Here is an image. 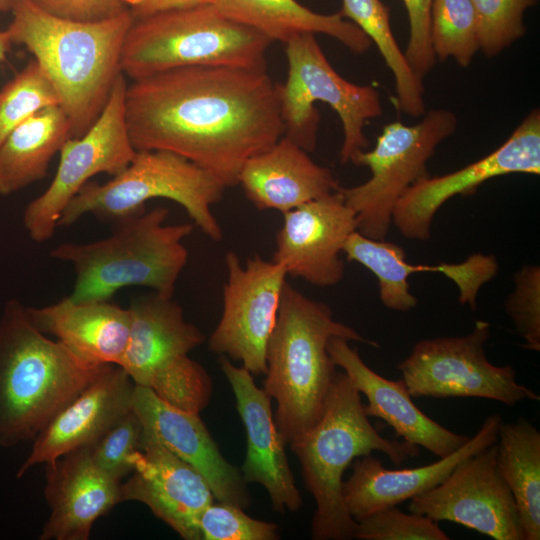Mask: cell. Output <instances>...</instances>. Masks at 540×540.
I'll return each mask as SVG.
<instances>
[{"label":"cell","instance_id":"cb8c5ba5","mask_svg":"<svg viewBox=\"0 0 540 540\" xmlns=\"http://www.w3.org/2000/svg\"><path fill=\"white\" fill-rule=\"evenodd\" d=\"M343 253L348 261H355L370 270L378 279L382 304L390 310L407 312L417 305L410 292L408 277L413 273H441L459 289V301L476 309L480 288L498 272L494 255L476 253L460 263L437 265L416 264L406 261L404 249L392 242L368 238L354 231L346 240Z\"/></svg>","mask_w":540,"mask_h":540},{"label":"cell","instance_id":"e575fe53","mask_svg":"<svg viewBox=\"0 0 540 540\" xmlns=\"http://www.w3.org/2000/svg\"><path fill=\"white\" fill-rule=\"evenodd\" d=\"M354 538L360 540H449L437 521L397 506L378 510L357 521Z\"/></svg>","mask_w":540,"mask_h":540},{"label":"cell","instance_id":"52a82bcc","mask_svg":"<svg viewBox=\"0 0 540 540\" xmlns=\"http://www.w3.org/2000/svg\"><path fill=\"white\" fill-rule=\"evenodd\" d=\"M272 41L222 15L211 3L134 19L121 71L132 80L185 66L266 69Z\"/></svg>","mask_w":540,"mask_h":540},{"label":"cell","instance_id":"5bb4252c","mask_svg":"<svg viewBox=\"0 0 540 540\" xmlns=\"http://www.w3.org/2000/svg\"><path fill=\"white\" fill-rule=\"evenodd\" d=\"M227 280L223 310L209 339V349L240 361L252 375L266 374V348L274 329L287 273L259 256L242 265L232 251L225 256Z\"/></svg>","mask_w":540,"mask_h":540},{"label":"cell","instance_id":"5b68a950","mask_svg":"<svg viewBox=\"0 0 540 540\" xmlns=\"http://www.w3.org/2000/svg\"><path fill=\"white\" fill-rule=\"evenodd\" d=\"M304 483L316 502L311 523L314 540L354 538L357 521L349 514L342 494L343 475L357 458L373 451L399 465L419 456L420 448L404 440L383 437L364 412L360 393L349 377L337 372L317 423L290 444Z\"/></svg>","mask_w":540,"mask_h":540},{"label":"cell","instance_id":"44dd1931","mask_svg":"<svg viewBox=\"0 0 540 540\" xmlns=\"http://www.w3.org/2000/svg\"><path fill=\"white\" fill-rule=\"evenodd\" d=\"M135 384L126 371L105 365L35 437L17 478L73 450L90 446L132 409Z\"/></svg>","mask_w":540,"mask_h":540},{"label":"cell","instance_id":"f1b7e54d","mask_svg":"<svg viewBox=\"0 0 540 540\" xmlns=\"http://www.w3.org/2000/svg\"><path fill=\"white\" fill-rule=\"evenodd\" d=\"M69 138L71 126L59 105L40 110L14 128L0 144V195L43 179L50 161Z\"/></svg>","mask_w":540,"mask_h":540},{"label":"cell","instance_id":"603a6c76","mask_svg":"<svg viewBox=\"0 0 540 540\" xmlns=\"http://www.w3.org/2000/svg\"><path fill=\"white\" fill-rule=\"evenodd\" d=\"M501 422L499 414L487 416L476 434L459 449L421 467L387 469L371 454L357 458L351 476L342 485L349 514L359 521L434 488L465 458L496 443Z\"/></svg>","mask_w":540,"mask_h":540},{"label":"cell","instance_id":"ffe728a7","mask_svg":"<svg viewBox=\"0 0 540 540\" xmlns=\"http://www.w3.org/2000/svg\"><path fill=\"white\" fill-rule=\"evenodd\" d=\"M132 409L144 429L203 476L214 499L243 509L250 506L242 473L224 458L199 414L175 407L139 385L134 388Z\"/></svg>","mask_w":540,"mask_h":540},{"label":"cell","instance_id":"3957f363","mask_svg":"<svg viewBox=\"0 0 540 540\" xmlns=\"http://www.w3.org/2000/svg\"><path fill=\"white\" fill-rule=\"evenodd\" d=\"M334 337L379 346L335 320L328 305L286 281L267 343L264 380L265 392L277 402L274 421L285 444L302 437L323 413L337 374L327 349Z\"/></svg>","mask_w":540,"mask_h":540},{"label":"cell","instance_id":"277c9868","mask_svg":"<svg viewBox=\"0 0 540 540\" xmlns=\"http://www.w3.org/2000/svg\"><path fill=\"white\" fill-rule=\"evenodd\" d=\"M105 365L48 337L9 300L0 316V447L34 440Z\"/></svg>","mask_w":540,"mask_h":540},{"label":"cell","instance_id":"8d00e7d4","mask_svg":"<svg viewBox=\"0 0 540 540\" xmlns=\"http://www.w3.org/2000/svg\"><path fill=\"white\" fill-rule=\"evenodd\" d=\"M201 540H276L274 523L254 519L244 509L214 501L204 509L198 522Z\"/></svg>","mask_w":540,"mask_h":540},{"label":"cell","instance_id":"f35d334b","mask_svg":"<svg viewBox=\"0 0 540 540\" xmlns=\"http://www.w3.org/2000/svg\"><path fill=\"white\" fill-rule=\"evenodd\" d=\"M407 10L410 33L404 51L413 72L423 78L436 61L430 42V14L433 0H403Z\"/></svg>","mask_w":540,"mask_h":540},{"label":"cell","instance_id":"484cf974","mask_svg":"<svg viewBox=\"0 0 540 540\" xmlns=\"http://www.w3.org/2000/svg\"><path fill=\"white\" fill-rule=\"evenodd\" d=\"M258 209L288 212L340 187L332 171L315 163L287 136L246 161L239 181Z\"/></svg>","mask_w":540,"mask_h":540},{"label":"cell","instance_id":"8fae6325","mask_svg":"<svg viewBox=\"0 0 540 540\" xmlns=\"http://www.w3.org/2000/svg\"><path fill=\"white\" fill-rule=\"evenodd\" d=\"M457 125L453 112L431 109L415 125L388 123L375 147L356 155L353 164L368 167L371 177L357 186L339 187L338 191L355 212L359 233L385 239L397 201L412 184L429 175L428 160L437 146L455 133Z\"/></svg>","mask_w":540,"mask_h":540},{"label":"cell","instance_id":"b9f144b4","mask_svg":"<svg viewBox=\"0 0 540 540\" xmlns=\"http://www.w3.org/2000/svg\"><path fill=\"white\" fill-rule=\"evenodd\" d=\"M12 45L13 43L7 29L0 30V62L6 59Z\"/></svg>","mask_w":540,"mask_h":540},{"label":"cell","instance_id":"d4e9b609","mask_svg":"<svg viewBox=\"0 0 540 540\" xmlns=\"http://www.w3.org/2000/svg\"><path fill=\"white\" fill-rule=\"evenodd\" d=\"M328 353L341 367L368 404L364 412L377 417L393 428L395 436L423 447L439 458L459 449L469 437L455 433L422 412L412 401L404 380H389L373 371L349 345V341L334 337L328 342Z\"/></svg>","mask_w":540,"mask_h":540},{"label":"cell","instance_id":"f546056e","mask_svg":"<svg viewBox=\"0 0 540 540\" xmlns=\"http://www.w3.org/2000/svg\"><path fill=\"white\" fill-rule=\"evenodd\" d=\"M496 443L497 467L514 497L524 540H539L540 432L524 418L502 421Z\"/></svg>","mask_w":540,"mask_h":540},{"label":"cell","instance_id":"74e56055","mask_svg":"<svg viewBox=\"0 0 540 540\" xmlns=\"http://www.w3.org/2000/svg\"><path fill=\"white\" fill-rule=\"evenodd\" d=\"M515 288L505 302V311L518 335L524 340L522 346L540 351V268L525 265L514 275Z\"/></svg>","mask_w":540,"mask_h":540},{"label":"cell","instance_id":"7bdbcfd3","mask_svg":"<svg viewBox=\"0 0 540 540\" xmlns=\"http://www.w3.org/2000/svg\"><path fill=\"white\" fill-rule=\"evenodd\" d=\"M15 0H0V12L11 11Z\"/></svg>","mask_w":540,"mask_h":540},{"label":"cell","instance_id":"8992f818","mask_svg":"<svg viewBox=\"0 0 540 540\" xmlns=\"http://www.w3.org/2000/svg\"><path fill=\"white\" fill-rule=\"evenodd\" d=\"M164 207L146 209L116 221L111 235L90 243L66 242L50 256L72 265L73 290L79 302L108 301L122 288L149 287L173 297L176 283L188 260L184 239L193 224H165Z\"/></svg>","mask_w":540,"mask_h":540},{"label":"cell","instance_id":"836d02e7","mask_svg":"<svg viewBox=\"0 0 540 540\" xmlns=\"http://www.w3.org/2000/svg\"><path fill=\"white\" fill-rule=\"evenodd\" d=\"M474 8L480 50L494 57L525 33L524 14L537 0H470Z\"/></svg>","mask_w":540,"mask_h":540},{"label":"cell","instance_id":"7c38bea8","mask_svg":"<svg viewBox=\"0 0 540 540\" xmlns=\"http://www.w3.org/2000/svg\"><path fill=\"white\" fill-rule=\"evenodd\" d=\"M490 324L479 320L464 336L418 341L397 368L412 397L483 398L514 406L540 396L516 381L511 365L497 366L486 357L484 345Z\"/></svg>","mask_w":540,"mask_h":540},{"label":"cell","instance_id":"9c48e42d","mask_svg":"<svg viewBox=\"0 0 540 540\" xmlns=\"http://www.w3.org/2000/svg\"><path fill=\"white\" fill-rule=\"evenodd\" d=\"M130 335L120 363L135 385L147 387L169 404L199 414L209 403L212 381L188 353L204 341L185 320L173 297L154 292L131 301Z\"/></svg>","mask_w":540,"mask_h":540},{"label":"cell","instance_id":"d6986e66","mask_svg":"<svg viewBox=\"0 0 540 540\" xmlns=\"http://www.w3.org/2000/svg\"><path fill=\"white\" fill-rule=\"evenodd\" d=\"M219 363L233 390L246 431V456L241 472L244 480L262 485L276 512L299 510L303 499L289 466L286 444L274 421L271 397L255 384L252 374L243 366H235L224 355Z\"/></svg>","mask_w":540,"mask_h":540},{"label":"cell","instance_id":"ba28073f","mask_svg":"<svg viewBox=\"0 0 540 540\" xmlns=\"http://www.w3.org/2000/svg\"><path fill=\"white\" fill-rule=\"evenodd\" d=\"M225 189L209 172L175 153L141 150L111 180L86 183L66 206L58 226H70L87 214L116 222L144 210L147 201L164 198L181 205L204 234L218 241L222 229L211 206Z\"/></svg>","mask_w":540,"mask_h":540},{"label":"cell","instance_id":"6da1fadb","mask_svg":"<svg viewBox=\"0 0 540 540\" xmlns=\"http://www.w3.org/2000/svg\"><path fill=\"white\" fill-rule=\"evenodd\" d=\"M125 119L136 151L175 153L226 188L284 135L277 84L266 69L185 66L133 80Z\"/></svg>","mask_w":540,"mask_h":540},{"label":"cell","instance_id":"30bf717a","mask_svg":"<svg viewBox=\"0 0 540 540\" xmlns=\"http://www.w3.org/2000/svg\"><path fill=\"white\" fill-rule=\"evenodd\" d=\"M288 77L277 84L284 134L307 152L314 151L320 116L314 103H327L343 126L342 164L353 163L369 145L364 127L382 114L378 91L347 81L331 66L315 34L304 33L286 43Z\"/></svg>","mask_w":540,"mask_h":540},{"label":"cell","instance_id":"1f68e13d","mask_svg":"<svg viewBox=\"0 0 540 540\" xmlns=\"http://www.w3.org/2000/svg\"><path fill=\"white\" fill-rule=\"evenodd\" d=\"M430 42L436 58H453L467 67L480 50L477 21L470 0H433Z\"/></svg>","mask_w":540,"mask_h":540},{"label":"cell","instance_id":"ac0fdd59","mask_svg":"<svg viewBox=\"0 0 540 540\" xmlns=\"http://www.w3.org/2000/svg\"><path fill=\"white\" fill-rule=\"evenodd\" d=\"M132 463L131 476L121 483L122 502H141L181 538L201 540L199 518L214 501L203 476L144 428Z\"/></svg>","mask_w":540,"mask_h":540},{"label":"cell","instance_id":"ab89813d","mask_svg":"<svg viewBox=\"0 0 540 540\" xmlns=\"http://www.w3.org/2000/svg\"><path fill=\"white\" fill-rule=\"evenodd\" d=\"M55 15L82 21H94L118 14L126 8L120 0H31Z\"/></svg>","mask_w":540,"mask_h":540},{"label":"cell","instance_id":"83f0119b","mask_svg":"<svg viewBox=\"0 0 540 540\" xmlns=\"http://www.w3.org/2000/svg\"><path fill=\"white\" fill-rule=\"evenodd\" d=\"M211 4L228 19L261 33L272 42L286 44L304 33H322L356 54L365 53L372 45L368 36L339 12L319 14L296 0H212Z\"/></svg>","mask_w":540,"mask_h":540},{"label":"cell","instance_id":"d6a6232c","mask_svg":"<svg viewBox=\"0 0 540 540\" xmlns=\"http://www.w3.org/2000/svg\"><path fill=\"white\" fill-rule=\"evenodd\" d=\"M56 105L59 99L53 85L32 59L0 91V144L18 125Z\"/></svg>","mask_w":540,"mask_h":540},{"label":"cell","instance_id":"9a60e30c","mask_svg":"<svg viewBox=\"0 0 540 540\" xmlns=\"http://www.w3.org/2000/svg\"><path fill=\"white\" fill-rule=\"evenodd\" d=\"M496 456L494 443L465 458L437 486L410 499L409 511L496 540H524L517 506Z\"/></svg>","mask_w":540,"mask_h":540},{"label":"cell","instance_id":"4fadbf2b","mask_svg":"<svg viewBox=\"0 0 540 540\" xmlns=\"http://www.w3.org/2000/svg\"><path fill=\"white\" fill-rule=\"evenodd\" d=\"M126 88V77L121 73L92 126L62 146L53 180L23 212V224L32 240L44 242L54 235L66 206L93 176H115L133 160L137 151L125 119Z\"/></svg>","mask_w":540,"mask_h":540},{"label":"cell","instance_id":"60d3db41","mask_svg":"<svg viewBox=\"0 0 540 540\" xmlns=\"http://www.w3.org/2000/svg\"><path fill=\"white\" fill-rule=\"evenodd\" d=\"M120 2L130 11L134 19H138L166 10L212 3V0H120Z\"/></svg>","mask_w":540,"mask_h":540},{"label":"cell","instance_id":"2e32d148","mask_svg":"<svg viewBox=\"0 0 540 540\" xmlns=\"http://www.w3.org/2000/svg\"><path fill=\"white\" fill-rule=\"evenodd\" d=\"M512 173L540 174V111L532 110L510 137L485 157L441 176H424L397 201L392 223L407 239L431 237L436 212L456 195H471L485 181Z\"/></svg>","mask_w":540,"mask_h":540},{"label":"cell","instance_id":"7a4b0ae2","mask_svg":"<svg viewBox=\"0 0 540 540\" xmlns=\"http://www.w3.org/2000/svg\"><path fill=\"white\" fill-rule=\"evenodd\" d=\"M7 31L34 56L53 85L72 138L82 136L104 109L122 73L121 56L134 22L129 10L82 21L50 13L31 0H15Z\"/></svg>","mask_w":540,"mask_h":540},{"label":"cell","instance_id":"7402d4cb","mask_svg":"<svg viewBox=\"0 0 540 540\" xmlns=\"http://www.w3.org/2000/svg\"><path fill=\"white\" fill-rule=\"evenodd\" d=\"M50 515L40 540H87L95 521L122 502L121 482L93 460L89 446L45 464Z\"/></svg>","mask_w":540,"mask_h":540},{"label":"cell","instance_id":"d590c367","mask_svg":"<svg viewBox=\"0 0 540 540\" xmlns=\"http://www.w3.org/2000/svg\"><path fill=\"white\" fill-rule=\"evenodd\" d=\"M142 431V423L131 409L89 446L94 462L121 482L132 472V457L140 449Z\"/></svg>","mask_w":540,"mask_h":540},{"label":"cell","instance_id":"4dcf8cb0","mask_svg":"<svg viewBox=\"0 0 540 540\" xmlns=\"http://www.w3.org/2000/svg\"><path fill=\"white\" fill-rule=\"evenodd\" d=\"M339 13L350 19L378 47L395 78L397 108L412 117L423 116L422 79L413 72L394 38L387 7L381 0H342Z\"/></svg>","mask_w":540,"mask_h":540},{"label":"cell","instance_id":"4316f807","mask_svg":"<svg viewBox=\"0 0 540 540\" xmlns=\"http://www.w3.org/2000/svg\"><path fill=\"white\" fill-rule=\"evenodd\" d=\"M26 309L37 329L80 358L94 364L120 365L130 335L128 308L109 300L79 302L66 297L44 307Z\"/></svg>","mask_w":540,"mask_h":540},{"label":"cell","instance_id":"e0dca14e","mask_svg":"<svg viewBox=\"0 0 540 540\" xmlns=\"http://www.w3.org/2000/svg\"><path fill=\"white\" fill-rule=\"evenodd\" d=\"M354 231L355 212L337 190L283 213L273 261L287 275L318 287L334 286L344 277L340 254Z\"/></svg>","mask_w":540,"mask_h":540}]
</instances>
